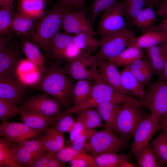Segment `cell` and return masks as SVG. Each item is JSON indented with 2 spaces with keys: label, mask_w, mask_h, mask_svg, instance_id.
Wrapping results in <instances>:
<instances>
[{
  "label": "cell",
  "mask_w": 167,
  "mask_h": 167,
  "mask_svg": "<svg viewBox=\"0 0 167 167\" xmlns=\"http://www.w3.org/2000/svg\"><path fill=\"white\" fill-rule=\"evenodd\" d=\"M73 82L58 65L52 64L42 72L35 86L39 91L57 100L62 107L67 109L73 103Z\"/></svg>",
  "instance_id": "cell-1"
},
{
  "label": "cell",
  "mask_w": 167,
  "mask_h": 167,
  "mask_svg": "<svg viewBox=\"0 0 167 167\" xmlns=\"http://www.w3.org/2000/svg\"><path fill=\"white\" fill-rule=\"evenodd\" d=\"M69 8L59 2L44 14L29 31L30 41L49 53L51 41L58 32L64 14Z\"/></svg>",
  "instance_id": "cell-2"
},
{
  "label": "cell",
  "mask_w": 167,
  "mask_h": 167,
  "mask_svg": "<svg viewBox=\"0 0 167 167\" xmlns=\"http://www.w3.org/2000/svg\"><path fill=\"white\" fill-rule=\"evenodd\" d=\"M139 100L126 95L122 108L113 125L112 130L125 138L133 136L139 124L145 116Z\"/></svg>",
  "instance_id": "cell-3"
},
{
  "label": "cell",
  "mask_w": 167,
  "mask_h": 167,
  "mask_svg": "<svg viewBox=\"0 0 167 167\" xmlns=\"http://www.w3.org/2000/svg\"><path fill=\"white\" fill-rule=\"evenodd\" d=\"M128 138L105 128L95 132L86 143L84 149L93 156L107 152L118 153L128 146Z\"/></svg>",
  "instance_id": "cell-4"
},
{
  "label": "cell",
  "mask_w": 167,
  "mask_h": 167,
  "mask_svg": "<svg viewBox=\"0 0 167 167\" xmlns=\"http://www.w3.org/2000/svg\"><path fill=\"white\" fill-rule=\"evenodd\" d=\"M92 93L85 102L76 107H71L64 112L66 113H76L89 108H95L102 104L112 102L122 104L125 100V95L104 82L97 75L94 79Z\"/></svg>",
  "instance_id": "cell-5"
},
{
  "label": "cell",
  "mask_w": 167,
  "mask_h": 167,
  "mask_svg": "<svg viewBox=\"0 0 167 167\" xmlns=\"http://www.w3.org/2000/svg\"><path fill=\"white\" fill-rule=\"evenodd\" d=\"M98 56L82 50L77 57L69 60L62 68L68 76L77 80H94L98 71Z\"/></svg>",
  "instance_id": "cell-6"
},
{
  "label": "cell",
  "mask_w": 167,
  "mask_h": 167,
  "mask_svg": "<svg viewBox=\"0 0 167 167\" xmlns=\"http://www.w3.org/2000/svg\"><path fill=\"white\" fill-rule=\"evenodd\" d=\"M135 36L133 31L128 28L105 36L101 38L98 58L109 60L115 58L128 47Z\"/></svg>",
  "instance_id": "cell-7"
},
{
  "label": "cell",
  "mask_w": 167,
  "mask_h": 167,
  "mask_svg": "<svg viewBox=\"0 0 167 167\" xmlns=\"http://www.w3.org/2000/svg\"><path fill=\"white\" fill-rule=\"evenodd\" d=\"M149 85L148 93L139 101L143 107L148 108L159 122L167 112V83L164 79L159 78Z\"/></svg>",
  "instance_id": "cell-8"
},
{
  "label": "cell",
  "mask_w": 167,
  "mask_h": 167,
  "mask_svg": "<svg viewBox=\"0 0 167 167\" xmlns=\"http://www.w3.org/2000/svg\"><path fill=\"white\" fill-rule=\"evenodd\" d=\"M127 28L122 1H116L103 12L97 32L101 38L107 34Z\"/></svg>",
  "instance_id": "cell-9"
},
{
  "label": "cell",
  "mask_w": 167,
  "mask_h": 167,
  "mask_svg": "<svg viewBox=\"0 0 167 167\" xmlns=\"http://www.w3.org/2000/svg\"><path fill=\"white\" fill-rule=\"evenodd\" d=\"M87 9L69 8L63 15L61 26L65 32L76 34L85 33L96 36L93 25L87 17Z\"/></svg>",
  "instance_id": "cell-10"
},
{
  "label": "cell",
  "mask_w": 167,
  "mask_h": 167,
  "mask_svg": "<svg viewBox=\"0 0 167 167\" xmlns=\"http://www.w3.org/2000/svg\"><path fill=\"white\" fill-rule=\"evenodd\" d=\"M45 131L32 128L24 123L7 121L0 124V136L17 143L38 139L43 135Z\"/></svg>",
  "instance_id": "cell-11"
},
{
  "label": "cell",
  "mask_w": 167,
  "mask_h": 167,
  "mask_svg": "<svg viewBox=\"0 0 167 167\" xmlns=\"http://www.w3.org/2000/svg\"><path fill=\"white\" fill-rule=\"evenodd\" d=\"M161 129L159 122L151 114L146 115L135 132L131 151L136 158L148 144L154 134Z\"/></svg>",
  "instance_id": "cell-12"
},
{
  "label": "cell",
  "mask_w": 167,
  "mask_h": 167,
  "mask_svg": "<svg viewBox=\"0 0 167 167\" xmlns=\"http://www.w3.org/2000/svg\"><path fill=\"white\" fill-rule=\"evenodd\" d=\"M61 107L57 100L44 93L30 97L23 102L21 108L22 110L32 111L46 116L57 117Z\"/></svg>",
  "instance_id": "cell-13"
},
{
  "label": "cell",
  "mask_w": 167,
  "mask_h": 167,
  "mask_svg": "<svg viewBox=\"0 0 167 167\" xmlns=\"http://www.w3.org/2000/svg\"><path fill=\"white\" fill-rule=\"evenodd\" d=\"M43 136L22 143H14L12 147L13 154L24 167H29L44 153L42 143Z\"/></svg>",
  "instance_id": "cell-14"
},
{
  "label": "cell",
  "mask_w": 167,
  "mask_h": 167,
  "mask_svg": "<svg viewBox=\"0 0 167 167\" xmlns=\"http://www.w3.org/2000/svg\"><path fill=\"white\" fill-rule=\"evenodd\" d=\"M24 86L12 75L0 77V98L11 100L17 105L25 97Z\"/></svg>",
  "instance_id": "cell-15"
},
{
  "label": "cell",
  "mask_w": 167,
  "mask_h": 167,
  "mask_svg": "<svg viewBox=\"0 0 167 167\" xmlns=\"http://www.w3.org/2000/svg\"><path fill=\"white\" fill-rule=\"evenodd\" d=\"M97 67V75L102 80L121 93L129 95L122 86L121 73L113 63L98 58Z\"/></svg>",
  "instance_id": "cell-16"
},
{
  "label": "cell",
  "mask_w": 167,
  "mask_h": 167,
  "mask_svg": "<svg viewBox=\"0 0 167 167\" xmlns=\"http://www.w3.org/2000/svg\"><path fill=\"white\" fill-rule=\"evenodd\" d=\"M16 65L21 68V69L15 67L14 68H16L15 71H17L15 72L17 74L16 75V77L15 78L21 75L16 79L18 80L21 78L19 81L20 82V83L23 86H35L39 81L42 76V72L40 71V69H39L38 67L27 59L19 60Z\"/></svg>",
  "instance_id": "cell-17"
},
{
  "label": "cell",
  "mask_w": 167,
  "mask_h": 167,
  "mask_svg": "<svg viewBox=\"0 0 167 167\" xmlns=\"http://www.w3.org/2000/svg\"><path fill=\"white\" fill-rule=\"evenodd\" d=\"M120 73L122 86L128 95L143 99L146 94L144 85L132 74L129 66H125Z\"/></svg>",
  "instance_id": "cell-18"
},
{
  "label": "cell",
  "mask_w": 167,
  "mask_h": 167,
  "mask_svg": "<svg viewBox=\"0 0 167 167\" xmlns=\"http://www.w3.org/2000/svg\"><path fill=\"white\" fill-rule=\"evenodd\" d=\"M167 39V33L158 31L154 27L145 31L142 35L133 38L128 47L134 46L146 49L158 45Z\"/></svg>",
  "instance_id": "cell-19"
},
{
  "label": "cell",
  "mask_w": 167,
  "mask_h": 167,
  "mask_svg": "<svg viewBox=\"0 0 167 167\" xmlns=\"http://www.w3.org/2000/svg\"><path fill=\"white\" fill-rule=\"evenodd\" d=\"M19 57L18 49L13 45L9 44L0 52V77L12 75Z\"/></svg>",
  "instance_id": "cell-20"
},
{
  "label": "cell",
  "mask_w": 167,
  "mask_h": 167,
  "mask_svg": "<svg viewBox=\"0 0 167 167\" xmlns=\"http://www.w3.org/2000/svg\"><path fill=\"white\" fill-rule=\"evenodd\" d=\"M20 115V120L28 126L41 130H45L51 125L56 118V117L46 116L34 111L24 110H22Z\"/></svg>",
  "instance_id": "cell-21"
},
{
  "label": "cell",
  "mask_w": 167,
  "mask_h": 167,
  "mask_svg": "<svg viewBox=\"0 0 167 167\" xmlns=\"http://www.w3.org/2000/svg\"><path fill=\"white\" fill-rule=\"evenodd\" d=\"M147 57L153 72L159 78L164 79V70L167 58L164 47L158 45L146 49Z\"/></svg>",
  "instance_id": "cell-22"
},
{
  "label": "cell",
  "mask_w": 167,
  "mask_h": 167,
  "mask_svg": "<svg viewBox=\"0 0 167 167\" xmlns=\"http://www.w3.org/2000/svg\"><path fill=\"white\" fill-rule=\"evenodd\" d=\"M73 36L65 32L56 34L50 43L49 53L53 59L58 62L63 60L66 49L72 45Z\"/></svg>",
  "instance_id": "cell-23"
},
{
  "label": "cell",
  "mask_w": 167,
  "mask_h": 167,
  "mask_svg": "<svg viewBox=\"0 0 167 167\" xmlns=\"http://www.w3.org/2000/svg\"><path fill=\"white\" fill-rule=\"evenodd\" d=\"M44 152H57L64 146L63 133L53 126H48L45 131L42 139Z\"/></svg>",
  "instance_id": "cell-24"
},
{
  "label": "cell",
  "mask_w": 167,
  "mask_h": 167,
  "mask_svg": "<svg viewBox=\"0 0 167 167\" xmlns=\"http://www.w3.org/2000/svg\"><path fill=\"white\" fill-rule=\"evenodd\" d=\"M122 106V104L107 102L100 105L95 108L105 123V128L112 129Z\"/></svg>",
  "instance_id": "cell-25"
},
{
  "label": "cell",
  "mask_w": 167,
  "mask_h": 167,
  "mask_svg": "<svg viewBox=\"0 0 167 167\" xmlns=\"http://www.w3.org/2000/svg\"><path fill=\"white\" fill-rule=\"evenodd\" d=\"M144 56L141 49L134 46L127 47L115 58L109 61L117 67L129 66Z\"/></svg>",
  "instance_id": "cell-26"
},
{
  "label": "cell",
  "mask_w": 167,
  "mask_h": 167,
  "mask_svg": "<svg viewBox=\"0 0 167 167\" xmlns=\"http://www.w3.org/2000/svg\"><path fill=\"white\" fill-rule=\"evenodd\" d=\"M93 85L88 80H77L72 90L73 106L71 107L78 106L88 100L90 96Z\"/></svg>",
  "instance_id": "cell-27"
},
{
  "label": "cell",
  "mask_w": 167,
  "mask_h": 167,
  "mask_svg": "<svg viewBox=\"0 0 167 167\" xmlns=\"http://www.w3.org/2000/svg\"><path fill=\"white\" fill-rule=\"evenodd\" d=\"M14 142L0 138V167H23L16 159L12 151Z\"/></svg>",
  "instance_id": "cell-28"
},
{
  "label": "cell",
  "mask_w": 167,
  "mask_h": 167,
  "mask_svg": "<svg viewBox=\"0 0 167 167\" xmlns=\"http://www.w3.org/2000/svg\"><path fill=\"white\" fill-rule=\"evenodd\" d=\"M45 3L44 0H19L18 11L36 19L44 15Z\"/></svg>",
  "instance_id": "cell-29"
},
{
  "label": "cell",
  "mask_w": 167,
  "mask_h": 167,
  "mask_svg": "<svg viewBox=\"0 0 167 167\" xmlns=\"http://www.w3.org/2000/svg\"><path fill=\"white\" fill-rule=\"evenodd\" d=\"M89 108L77 113V119L81 121L88 129L105 128V123L96 109Z\"/></svg>",
  "instance_id": "cell-30"
},
{
  "label": "cell",
  "mask_w": 167,
  "mask_h": 167,
  "mask_svg": "<svg viewBox=\"0 0 167 167\" xmlns=\"http://www.w3.org/2000/svg\"><path fill=\"white\" fill-rule=\"evenodd\" d=\"M72 43L80 49L91 54L101 46V40L90 34L82 33L73 36Z\"/></svg>",
  "instance_id": "cell-31"
},
{
  "label": "cell",
  "mask_w": 167,
  "mask_h": 167,
  "mask_svg": "<svg viewBox=\"0 0 167 167\" xmlns=\"http://www.w3.org/2000/svg\"><path fill=\"white\" fill-rule=\"evenodd\" d=\"M23 52L27 59L38 67L42 72L44 68L45 61L39 48L31 41H26L23 44Z\"/></svg>",
  "instance_id": "cell-32"
},
{
  "label": "cell",
  "mask_w": 167,
  "mask_h": 167,
  "mask_svg": "<svg viewBox=\"0 0 167 167\" xmlns=\"http://www.w3.org/2000/svg\"><path fill=\"white\" fill-rule=\"evenodd\" d=\"M16 13L13 4L0 6V35H9Z\"/></svg>",
  "instance_id": "cell-33"
},
{
  "label": "cell",
  "mask_w": 167,
  "mask_h": 167,
  "mask_svg": "<svg viewBox=\"0 0 167 167\" xmlns=\"http://www.w3.org/2000/svg\"><path fill=\"white\" fill-rule=\"evenodd\" d=\"M152 8L146 7L142 9L135 17L134 26L145 31L153 28L156 17Z\"/></svg>",
  "instance_id": "cell-34"
},
{
  "label": "cell",
  "mask_w": 167,
  "mask_h": 167,
  "mask_svg": "<svg viewBox=\"0 0 167 167\" xmlns=\"http://www.w3.org/2000/svg\"><path fill=\"white\" fill-rule=\"evenodd\" d=\"M96 167H119L120 162L127 158L124 155L107 152L93 156Z\"/></svg>",
  "instance_id": "cell-35"
},
{
  "label": "cell",
  "mask_w": 167,
  "mask_h": 167,
  "mask_svg": "<svg viewBox=\"0 0 167 167\" xmlns=\"http://www.w3.org/2000/svg\"><path fill=\"white\" fill-rule=\"evenodd\" d=\"M127 25L134 26V19L144 6V0H122Z\"/></svg>",
  "instance_id": "cell-36"
},
{
  "label": "cell",
  "mask_w": 167,
  "mask_h": 167,
  "mask_svg": "<svg viewBox=\"0 0 167 167\" xmlns=\"http://www.w3.org/2000/svg\"><path fill=\"white\" fill-rule=\"evenodd\" d=\"M150 144L159 160L164 164H167V134L162 131Z\"/></svg>",
  "instance_id": "cell-37"
},
{
  "label": "cell",
  "mask_w": 167,
  "mask_h": 167,
  "mask_svg": "<svg viewBox=\"0 0 167 167\" xmlns=\"http://www.w3.org/2000/svg\"><path fill=\"white\" fill-rule=\"evenodd\" d=\"M136 158L140 167H162L164 165L162 162L158 161L159 159L154 153L150 143L140 152Z\"/></svg>",
  "instance_id": "cell-38"
},
{
  "label": "cell",
  "mask_w": 167,
  "mask_h": 167,
  "mask_svg": "<svg viewBox=\"0 0 167 167\" xmlns=\"http://www.w3.org/2000/svg\"><path fill=\"white\" fill-rule=\"evenodd\" d=\"M21 108L15 102L10 100L0 98V120L2 122L7 121L10 118L20 114Z\"/></svg>",
  "instance_id": "cell-39"
},
{
  "label": "cell",
  "mask_w": 167,
  "mask_h": 167,
  "mask_svg": "<svg viewBox=\"0 0 167 167\" xmlns=\"http://www.w3.org/2000/svg\"><path fill=\"white\" fill-rule=\"evenodd\" d=\"M65 163L59 160L56 157L55 152H44L29 167H65Z\"/></svg>",
  "instance_id": "cell-40"
},
{
  "label": "cell",
  "mask_w": 167,
  "mask_h": 167,
  "mask_svg": "<svg viewBox=\"0 0 167 167\" xmlns=\"http://www.w3.org/2000/svg\"><path fill=\"white\" fill-rule=\"evenodd\" d=\"M35 20L18 10L12 25V30L19 34L29 32Z\"/></svg>",
  "instance_id": "cell-41"
},
{
  "label": "cell",
  "mask_w": 167,
  "mask_h": 167,
  "mask_svg": "<svg viewBox=\"0 0 167 167\" xmlns=\"http://www.w3.org/2000/svg\"><path fill=\"white\" fill-rule=\"evenodd\" d=\"M71 113H60L51 125L60 132H70L75 122Z\"/></svg>",
  "instance_id": "cell-42"
},
{
  "label": "cell",
  "mask_w": 167,
  "mask_h": 167,
  "mask_svg": "<svg viewBox=\"0 0 167 167\" xmlns=\"http://www.w3.org/2000/svg\"><path fill=\"white\" fill-rule=\"evenodd\" d=\"M116 1V0H95L89 9L88 18L93 26L100 14Z\"/></svg>",
  "instance_id": "cell-43"
},
{
  "label": "cell",
  "mask_w": 167,
  "mask_h": 167,
  "mask_svg": "<svg viewBox=\"0 0 167 167\" xmlns=\"http://www.w3.org/2000/svg\"><path fill=\"white\" fill-rule=\"evenodd\" d=\"M96 129H87L80 136L71 142H68L69 146L77 150L84 149L87 141L96 132Z\"/></svg>",
  "instance_id": "cell-44"
},
{
  "label": "cell",
  "mask_w": 167,
  "mask_h": 167,
  "mask_svg": "<svg viewBox=\"0 0 167 167\" xmlns=\"http://www.w3.org/2000/svg\"><path fill=\"white\" fill-rule=\"evenodd\" d=\"M82 150H75L69 146H64L58 151L55 152V153L59 160L65 163L69 162L75 158Z\"/></svg>",
  "instance_id": "cell-45"
},
{
  "label": "cell",
  "mask_w": 167,
  "mask_h": 167,
  "mask_svg": "<svg viewBox=\"0 0 167 167\" xmlns=\"http://www.w3.org/2000/svg\"><path fill=\"white\" fill-rule=\"evenodd\" d=\"M87 129L82 122L77 119L69 132L70 139L68 142L73 141L82 135Z\"/></svg>",
  "instance_id": "cell-46"
},
{
  "label": "cell",
  "mask_w": 167,
  "mask_h": 167,
  "mask_svg": "<svg viewBox=\"0 0 167 167\" xmlns=\"http://www.w3.org/2000/svg\"><path fill=\"white\" fill-rule=\"evenodd\" d=\"M82 50L72 44L65 50L63 56V60L68 61L77 57Z\"/></svg>",
  "instance_id": "cell-47"
},
{
  "label": "cell",
  "mask_w": 167,
  "mask_h": 167,
  "mask_svg": "<svg viewBox=\"0 0 167 167\" xmlns=\"http://www.w3.org/2000/svg\"><path fill=\"white\" fill-rule=\"evenodd\" d=\"M88 0H59V3L71 9H81L85 7V3Z\"/></svg>",
  "instance_id": "cell-48"
},
{
  "label": "cell",
  "mask_w": 167,
  "mask_h": 167,
  "mask_svg": "<svg viewBox=\"0 0 167 167\" xmlns=\"http://www.w3.org/2000/svg\"><path fill=\"white\" fill-rule=\"evenodd\" d=\"M156 14L159 16L167 17V0H161Z\"/></svg>",
  "instance_id": "cell-49"
},
{
  "label": "cell",
  "mask_w": 167,
  "mask_h": 167,
  "mask_svg": "<svg viewBox=\"0 0 167 167\" xmlns=\"http://www.w3.org/2000/svg\"><path fill=\"white\" fill-rule=\"evenodd\" d=\"M11 36L9 35L1 36L0 38V52L4 49L10 43Z\"/></svg>",
  "instance_id": "cell-50"
},
{
  "label": "cell",
  "mask_w": 167,
  "mask_h": 167,
  "mask_svg": "<svg viewBox=\"0 0 167 167\" xmlns=\"http://www.w3.org/2000/svg\"><path fill=\"white\" fill-rule=\"evenodd\" d=\"M164 18L160 23L154 26V28L158 31L167 33V17Z\"/></svg>",
  "instance_id": "cell-51"
},
{
  "label": "cell",
  "mask_w": 167,
  "mask_h": 167,
  "mask_svg": "<svg viewBox=\"0 0 167 167\" xmlns=\"http://www.w3.org/2000/svg\"><path fill=\"white\" fill-rule=\"evenodd\" d=\"M159 123L162 131L167 134V118H161Z\"/></svg>",
  "instance_id": "cell-52"
},
{
  "label": "cell",
  "mask_w": 167,
  "mask_h": 167,
  "mask_svg": "<svg viewBox=\"0 0 167 167\" xmlns=\"http://www.w3.org/2000/svg\"><path fill=\"white\" fill-rule=\"evenodd\" d=\"M136 166L130 162L126 158L122 160L120 162L119 167H135Z\"/></svg>",
  "instance_id": "cell-53"
},
{
  "label": "cell",
  "mask_w": 167,
  "mask_h": 167,
  "mask_svg": "<svg viewBox=\"0 0 167 167\" xmlns=\"http://www.w3.org/2000/svg\"><path fill=\"white\" fill-rule=\"evenodd\" d=\"M144 6L146 7H152L154 5L159 4L161 0H144Z\"/></svg>",
  "instance_id": "cell-54"
},
{
  "label": "cell",
  "mask_w": 167,
  "mask_h": 167,
  "mask_svg": "<svg viewBox=\"0 0 167 167\" xmlns=\"http://www.w3.org/2000/svg\"><path fill=\"white\" fill-rule=\"evenodd\" d=\"M14 0H0V6L13 4Z\"/></svg>",
  "instance_id": "cell-55"
},
{
  "label": "cell",
  "mask_w": 167,
  "mask_h": 167,
  "mask_svg": "<svg viewBox=\"0 0 167 167\" xmlns=\"http://www.w3.org/2000/svg\"><path fill=\"white\" fill-rule=\"evenodd\" d=\"M163 77L165 81L167 83V58L164 70Z\"/></svg>",
  "instance_id": "cell-56"
},
{
  "label": "cell",
  "mask_w": 167,
  "mask_h": 167,
  "mask_svg": "<svg viewBox=\"0 0 167 167\" xmlns=\"http://www.w3.org/2000/svg\"><path fill=\"white\" fill-rule=\"evenodd\" d=\"M164 42V48L167 53V39Z\"/></svg>",
  "instance_id": "cell-57"
},
{
  "label": "cell",
  "mask_w": 167,
  "mask_h": 167,
  "mask_svg": "<svg viewBox=\"0 0 167 167\" xmlns=\"http://www.w3.org/2000/svg\"><path fill=\"white\" fill-rule=\"evenodd\" d=\"M167 118V112L161 118Z\"/></svg>",
  "instance_id": "cell-58"
},
{
  "label": "cell",
  "mask_w": 167,
  "mask_h": 167,
  "mask_svg": "<svg viewBox=\"0 0 167 167\" xmlns=\"http://www.w3.org/2000/svg\"><path fill=\"white\" fill-rule=\"evenodd\" d=\"M45 2H50V1H52L53 0H44Z\"/></svg>",
  "instance_id": "cell-59"
}]
</instances>
